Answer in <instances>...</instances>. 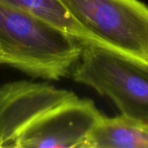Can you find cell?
Returning a JSON list of instances; mask_svg holds the SVG:
<instances>
[{"label":"cell","mask_w":148,"mask_h":148,"mask_svg":"<svg viewBox=\"0 0 148 148\" xmlns=\"http://www.w3.org/2000/svg\"><path fill=\"white\" fill-rule=\"evenodd\" d=\"M103 115L89 100L30 82L0 90V138L13 148H83Z\"/></svg>","instance_id":"obj_1"},{"label":"cell","mask_w":148,"mask_h":148,"mask_svg":"<svg viewBox=\"0 0 148 148\" xmlns=\"http://www.w3.org/2000/svg\"><path fill=\"white\" fill-rule=\"evenodd\" d=\"M82 48L79 40L45 20L0 3V66L56 81L71 74Z\"/></svg>","instance_id":"obj_2"},{"label":"cell","mask_w":148,"mask_h":148,"mask_svg":"<svg viewBox=\"0 0 148 148\" xmlns=\"http://www.w3.org/2000/svg\"><path fill=\"white\" fill-rule=\"evenodd\" d=\"M76 82L109 98L121 114L148 123V65L113 49L83 44L70 74Z\"/></svg>","instance_id":"obj_3"},{"label":"cell","mask_w":148,"mask_h":148,"mask_svg":"<svg viewBox=\"0 0 148 148\" xmlns=\"http://www.w3.org/2000/svg\"><path fill=\"white\" fill-rule=\"evenodd\" d=\"M101 46L148 65V6L140 0H60Z\"/></svg>","instance_id":"obj_4"},{"label":"cell","mask_w":148,"mask_h":148,"mask_svg":"<svg viewBox=\"0 0 148 148\" xmlns=\"http://www.w3.org/2000/svg\"><path fill=\"white\" fill-rule=\"evenodd\" d=\"M83 148H148V123L124 114L103 116Z\"/></svg>","instance_id":"obj_5"},{"label":"cell","mask_w":148,"mask_h":148,"mask_svg":"<svg viewBox=\"0 0 148 148\" xmlns=\"http://www.w3.org/2000/svg\"><path fill=\"white\" fill-rule=\"evenodd\" d=\"M0 3L35 15L79 40L82 44L101 46L73 18L60 0H0Z\"/></svg>","instance_id":"obj_6"}]
</instances>
